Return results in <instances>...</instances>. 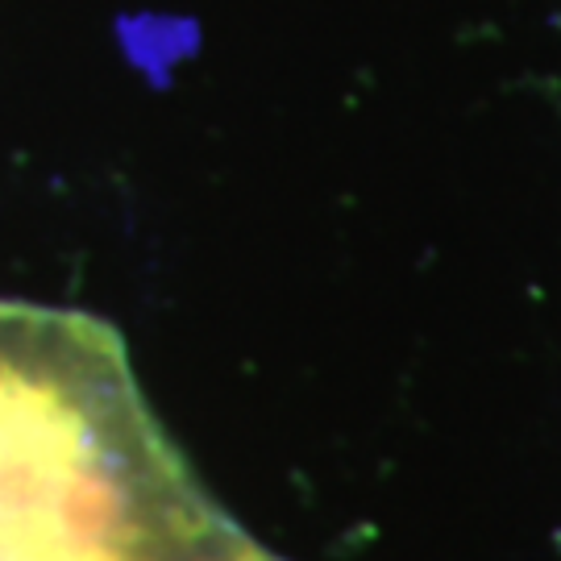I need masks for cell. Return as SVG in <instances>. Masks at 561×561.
<instances>
[{
    "label": "cell",
    "instance_id": "cell-1",
    "mask_svg": "<svg viewBox=\"0 0 561 561\" xmlns=\"http://www.w3.org/2000/svg\"><path fill=\"white\" fill-rule=\"evenodd\" d=\"M0 561H283L196 479L113 324L0 300Z\"/></svg>",
    "mask_w": 561,
    "mask_h": 561
}]
</instances>
